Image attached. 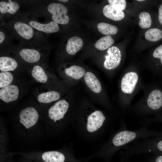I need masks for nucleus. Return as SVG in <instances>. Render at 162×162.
Listing matches in <instances>:
<instances>
[{"label":"nucleus","instance_id":"dca6fc26","mask_svg":"<svg viewBox=\"0 0 162 162\" xmlns=\"http://www.w3.org/2000/svg\"><path fill=\"white\" fill-rule=\"evenodd\" d=\"M14 28L17 33L22 37L26 40H29L33 36V30L29 25L20 22H16Z\"/></svg>","mask_w":162,"mask_h":162},{"label":"nucleus","instance_id":"c756f323","mask_svg":"<svg viewBox=\"0 0 162 162\" xmlns=\"http://www.w3.org/2000/svg\"><path fill=\"white\" fill-rule=\"evenodd\" d=\"M146 162H162V154H154Z\"/></svg>","mask_w":162,"mask_h":162},{"label":"nucleus","instance_id":"423d86ee","mask_svg":"<svg viewBox=\"0 0 162 162\" xmlns=\"http://www.w3.org/2000/svg\"><path fill=\"white\" fill-rule=\"evenodd\" d=\"M40 115L36 108L28 106L19 112L17 126L23 134L28 136L35 132L40 126Z\"/></svg>","mask_w":162,"mask_h":162},{"label":"nucleus","instance_id":"f704fd0d","mask_svg":"<svg viewBox=\"0 0 162 162\" xmlns=\"http://www.w3.org/2000/svg\"><path fill=\"white\" fill-rule=\"evenodd\" d=\"M59 1L63 2H66L68 1V0H59Z\"/></svg>","mask_w":162,"mask_h":162},{"label":"nucleus","instance_id":"473e14b6","mask_svg":"<svg viewBox=\"0 0 162 162\" xmlns=\"http://www.w3.org/2000/svg\"><path fill=\"white\" fill-rule=\"evenodd\" d=\"M154 121L162 122V118H158L157 119H155L154 120H152L151 121H150L148 122L147 124H149V123L150 122H154Z\"/></svg>","mask_w":162,"mask_h":162},{"label":"nucleus","instance_id":"4468645a","mask_svg":"<svg viewBox=\"0 0 162 162\" xmlns=\"http://www.w3.org/2000/svg\"><path fill=\"white\" fill-rule=\"evenodd\" d=\"M29 24L37 30L46 33H52L57 32L59 29L58 24L53 21L44 24L35 21H30Z\"/></svg>","mask_w":162,"mask_h":162},{"label":"nucleus","instance_id":"cd10ccee","mask_svg":"<svg viewBox=\"0 0 162 162\" xmlns=\"http://www.w3.org/2000/svg\"><path fill=\"white\" fill-rule=\"evenodd\" d=\"M110 4L122 10L125 9L126 6V2L125 0H108Z\"/></svg>","mask_w":162,"mask_h":162},{"label":"nucleus","instance_id":"6ab92c4d","mask_svg":"<svg viewBox=\"0 0 162 162\" xmlns=\"http://www.w3.org/2000/svg\"><path fill=\"white\" fill-rule=\"evenodd\" d=\"M20 57L25 61L29 63H34L38 62L41 55L38 51L32 49H24L19 52Z\"/></svg>","mask_w":162,"mask_h":162},{"label":"nucleus","instance_id":"bb28decb","mask_svg":"<svg viewBox=\"0 0 162 162\" xmlns=\"http://www.w3.org/2000/svg\"><path fill=\"white\" fill-rule=\"evenodd\" d=\"M14 79L11 73L9 72H1L0 73V88L7 86L11 84Z\"/></svg>","mask_w":162,"mask_h":162},{"label":"nucleus","instance_id":"4be33fe9","mask_svg":"<svg viewBox=\"0 0 162 162\" xmlns=\"http://www.w3.org/2000/svg\"><path fill=\"white\" fill-rule=\"evenodd\" d=\"M19 5L16 2L9 0L8 2H0V11L2 14L7 13L11 14H15L19 8Z\"/></svg>","mask_w":162,"mask_h":162},{"label":"nucleus","instance_id":"6e6552de","mask_svg":"<svg viewBox=\"0 0 162 162\" xmlns=\"http://www.w3.org/2000/svg\"><path fill=\"white\" fill-rule=\"evenodd\" d=\"M107 52L104 66L107 70L114 69L120 64L122 57L121 51L118 47L113 46L108 49Z\"/></svg>","mask_w":162,"mask_h":162},{"label":"nucleus","instance_id":"39448f33","mask_svg":"<svg viewBox=\"0 0 162 162\" xmlns=\"http://www.w3.org/2000/svg\"><path fill=\"white\" fill-rule=\"evenodd\" d=\"M20 154L25 158L38 162H88L76 158L71 146L58 150L26 152Z\"/></svg>","mask_w":162,"mask_h":162},{"label":"nucleus","instance_id":"72a5a7b5","mask_svg":"<svg viewBox=\"0 0 162 162\" xmlns=\"http://www.w3.org/2000/svg\"><path fill=\"white\" fill-rule=\"evenodd\" d=\"M26 160L22 162H38V161L25 158Z\"/></svg>","mask_w":162,"mask_h":162},{"label":"nucleus","instance_id":"f3484780","mask_svg":"<svg viewBox=\"0 0 162 162\" xmlns=\"http://www.w3.org/2000/svg\"><path fill=\"white\" fill-rule=\"evenodd\" d=\"M83 45V41L80 38L76 36L73 37L68 41L66 51L69 54L74 55L82 48Z\"/></svg>","mask_w":162,"mask_h":162},{"label":"nucleus","instance_id":"2eb2a0df","mask_svg":"<svg viewBox=\"0 0 162 162\" xmlns=\"http://www.w3.org/2000/svg\"><path fill=\"white\" fill-rule=\"evenodd\" d=\"M104 15L107 18L118 21L123 19L125 14L122 10L117 8L110 4H107L103 8Z\"/></svg>","mask_w":162,"mask_h":162},{"label":"nucleus","instance_id":"a878e982","mask_svg":"<svg viewBox=\"0 0 162 162\" xmlns=\"http://www.w3.org/2000/svg\"><path fill=\"white\" fill-rule=\"evenodd\" d=\"M140 20L139 25L142 28H150L152 24V20L150 14L147 12H142L139 15Z\"/></svg>","mask_w":162,"mask_h":162},{"label":"nucleus","instance_id":"9d476101","mask_svg":"<svg viewBox=\"0 0 162 162\" xmlns=\"http://www.w3.org/2000/svg\"><path fill=\"white\" fill-rule=\"evenodd\" d=\"M138 79L137 74L134 72L126 73L122 78L121 83L122 91L126 94H131L134 91Z\"/></svg>","mask_w":162,"mask_h":162},{"label":"nucleus","instance_id":"b1692460","mask_svg":"<svg viewBox=\"0 0 162 162\" xmlns=\"http://www.w3.org/2000/svg\"><path fill=\"white\" fill-rule=\"evenodd\" d=\"M98 30L102 34L107 35H115L118 31L115 26L105 22H100L97 26Z\"/></svg>","mask_w":162,"mask_h":162},{"label":"nucleus","instance_id":"2f4dec72","mask_svg":"<svg viewBox=\"0 0 162 162\" xmlns=\"http://www.w3.org/2000/svg\"><path fill=\"white\" fill-rule=\"evenodd\" d=\"M5 38V35L4 33L2 32H0V44L2 43Z\"/></svg>","mask_w":162,"mask_h":162},{"label":"nucleus","instance_id":"c9c22d12","mask_svg":"<svg viewBox=\"0 0 162 162\" xmlns=\"http://www.w3.org/2000/svg\"><path fill=\"white\" fill-rule=\"evenodd\" d=\"M128 160H121L120 162H128Z\"/></svg>","mask_w":162,"mask_h":162},{"label":"nucleus","instance_id":"f03ea898","mask_svg":"<svg viewBox=\"0 0 162 162\" xmlns=\"http://www.w3.org/2000/svg\"><path fill=\"white\" fill-rule=\"evenodd\" d=\"M110 122L102 111L86 103L76 109L72 126L80 137L93 141L110 130Z\"/></svg>","mask_w":162,"mask_h":162},{"label":"nucleus","instance_id":"0eeeda50","mask_svg":"<svg viewBox=\"0 0 162 162\" xmlns=\"http://www.w3.org/2000/svg\"><path fill=\"white\" fill-rule=\"evenodd\" d=\"M47 9L52 14V19L54 22L63 25L69 22V18L67 14L68 9L64 5L59 3H52L48 5Z\"/></svg>","mask_w":162,"mask_h":162},{"label":"nucleus","instance_id":"5701e85b","mask_svg":"<svg viewBox=\"0 0 162 162\" xmlns=\"http://www.w3.org/2000/svg\"><path fill=\"white\" fill-rule=\"evenodd\" d=\"M114 41L110 35H107L98 40L95 44V47L100 50L108 49L113 44Z\"/></svg>","mask_w":162,"mask_h":162},{"label":"nucleus","instance_id":"9b49d317","mask_svg":"<svg viewBox=\"0 0 162 162\" xmlns=\"http://www.w3.org/2000/svg\"><path fill=\"white\" fill-rule=\"evenodd\" d=\"M61 94L59 92L55 90H49L41 92L37 97L38 102L43 105L52 104L60 100Z\"/></svg>","mask_w":162,"mask_h":162},{"label":"nucleus","instance_id":"aec40b11","mask_svg":"<svg viewBox=\"0 0 162 162\" xmlns=\"http://www.w3.org/2000/svg\"><path fill=\"white\" fill-rule=\"evenodd\" d=\"M18 66L16 61L8 56L0 57V70L2 72H9L14 70Z\"/></svg>","mask_w":162,"mask_h":162},{"label":"nucleus","instance_id":"f8f14e48","mask_svg":"<svg viewBox=\"0 0 162 162\" xmlns=\"http://www.w3.org/2000/svg\"><path fill=\"white\" fill-rule=\"evenodd\" d=\"M84 82L88 88L93 92L98 94L102 91L101 83L95 75L87 71L84 76Z\"/></svg>","mask_w":162,"mask_h":162},{"label":"nucleus","instance_id":"7ed1b4c3","mask_svg":"<svg viewBox=\"0 0 162 162\" xmlns=\"http://www.w3.org/2000/svg\"><path fill=\"white\" fill-rule=\"evenodd\" d=\"M65 99H60L50 106L47 111V125L52 134L58 135L71 125L76 109Z\"/></svg>","mask_w":162,"mask_h":162},{"label":"nucleus","instance_id":"c85d7f7f","mask_svg":"<svg viewBox=\"0 0 162 162\" xmlns=\"http://www.w3.org/2000/svg\"><path fill=\"white\" fill-rule=\"evenodd\" d=\"M153 55L154 57L159 58L162 64V45H160L155 49Z\"/></svg>","mask_w":162,"mask_h":162},{"label":"nucleus","instance_id":"20e7f679","mask_svg":"<svg viewBox=\"0 0 162 162\" xmlns=\"http://www.w3.org/2000/svg\"><path fill=\"white\" fill-rule=\"evenodd\" d=\"M142 154H162V133L137 140L123 147L120 153L121 160H128L132 155Z\"/></svg>","mask_w":162,"mask_h":162},{"label":"nucleus","instance_id":"f257e3e1","mask_svg":"<svg viewBox=\"0 0 162 162\" xmlns=\"http://www.w3.org/2000/svg\"><path fill=\"white\" fill-rule=\"evenodd\" d=\"M147 125H142L140 128L131 130L128 129L126 124L122 121L120 127L112 132L108 140L93 154L83 158L81 160L88 162L94 158L102 159L104 162H111L113 155L119 150L127 145L137 140L157 136L162 133L149 130Z\"/></svg>","mask_w":162,"mask_h":162},{"label":"nucleus","instance_id":"ddd939ff","mask_svg":"<svg viewBox=\"0 0 162 162\" xmlns=\"http://www.w3.org/2000/svg\"><path fill=\"white\" fill-rule=\"evenodd\" d=\"M148 107L151 110H157L162 107V92L158 90L152 91L147 100Z\"/></svg>","mask_w":162,"mask_h":162},{"label":"nucleus","instance_id":"a211bd4d","mask_svg":"<svg viewBox=\"0 0 162 162\" xmlns=\"http://www.w3.org/2000/svg\"><path fill=\"white\" fill-rule=\"evenodd\" d=\"M86 72L83 68L76 65L66 68L64 70V74L65 76L75 80H78L82 78Z\"/></svg>","mask_w":162,"mask_h":162},{"label":"nucleus","instance_id":"412c9836","mask_svg":"<svg viewBox=\"0 0 162 162\" xmlns=\"http://www.w3.org/2000/svg\"><path fill=\"white\" fill-rule=\"evenodd\" d=\"M31 74L33 78L39 83L44 84L48 81L47 74L44 69L40 65L34 66L31 70Z\"/></svg>","mask_w":162,"mask_h":162},{"label":"nucleus","instance_id":"7c9ffc66","mask_svg":"<svg viewBox=\"0 0 162 162\" xmlns=\"http://www.w3.org/2000/svg\"><path fill=\"white\" fill-rule=\"evenodd\" d=\"M159 15L158 19L160 23L162 25V4L158 9Z\"/></svg>","mask_w":162,"mask_h":162},{"label":"nucleus","instance_id":"393cba45","mask_svg":"<svg viewBox=\"0 0 162 162\" xmlns=\"http://www.w3.org/2000/svg\"><path fill=\"white\" fill-rule=\"evenodd\" d=\"M145 37L146 39L150 41H156L162 38V31L157 28H151L145 32Z\"/></svg>","mask_w":162,"mask_h":162},{"label":"nucleus","instance_id":"1a4fd4ad","mask_svg":"<svg viewBox=\"0 0 162 162\" xmlns=\"http://www.w3.org/2000/svg\"><path fill=\"white\" fill-rule=\"evenodd\" d=\"M19 94V88L15 85L10 84L0 89L1 101L5 104L15 101L18 99Z\"/></svg>","mask_w":162,"mask_h":162},{"label":"nucleus","instance_id":"e433bc0d","mask_svg":"<svg viewBox=\"0 0 162 162\" xmlns=\"http://www.w3.org/2000/svg\"><path fill=\"white\" fill-rule=\"evenodd\" d=\"M137 1H144V0H137Z\"/></svg>","mask_w":162,"mask_h":162}]
</instances>
